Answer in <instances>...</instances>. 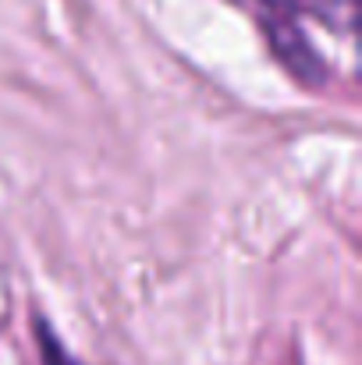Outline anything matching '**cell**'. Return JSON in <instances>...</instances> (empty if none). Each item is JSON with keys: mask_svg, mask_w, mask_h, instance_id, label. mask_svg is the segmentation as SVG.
I'll return each mask as SVG.
<instances>
[{"mask_svg": "<svg viewBox=\"0 0 362 365\" xmlns=\"http://www.w3.org/2000/svg\"><path fill=\"white\" fill-rule=\"evenodd\" d=\"M295 4L338 29H348V21H352V0H295Z\"/></svg>", "mask_w": 362, "mask_h": 365, "instance_id": "cell-1", "label": "cell"}]
</instances>
